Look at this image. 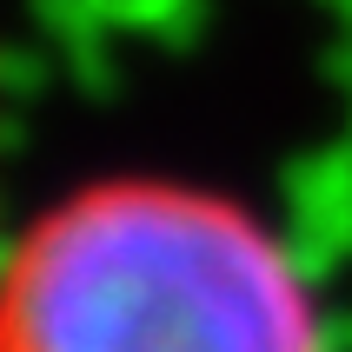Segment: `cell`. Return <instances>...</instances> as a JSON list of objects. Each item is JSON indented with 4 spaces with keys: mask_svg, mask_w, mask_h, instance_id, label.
<instances>
[{
    "mask_svg": "<svg viewBox=\"0 0 352 352\" xmlns=\"http://www.w3.org/2000/svg\"><path fill=\"white\" fill-rule=\"evenodd\" d=\"M0 352H333V333L299 246L259 206L113 173L20 226Z\"/></svg>",
    "mask_w": 352,
    "mask_h": 352,
    "instance_id": "obj_1",
    "label": "cell"
}]
</instances>
